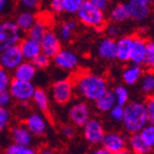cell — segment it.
<instances>
[{"mask_svg": "<svg viewBox=\"0 0 154 154\" xmlns=\"http://www.w3.org/2000/svg\"><path fill=\"white\" fill-rule=\"evenodd\" d=\"M148 124L144 101L133 100L124 106V116L122 125L128 134L140 133Z\"/></svg>", "mask_w": 154, "mask_h": 154, "instance_id": "7a4b0ae2", "label": "cell"}, {"mask_svg": "<svg viewBox=\"0 0 154 154\" xmlns=\"http://www.w3.org/2000/svg\"><path fill=\"white\" fill-rule=\"evenodd\" d=\"M37 73H38V69L36 68V66L31 62L24 60L12 71V78L22 80V81H27V82H32L37 77Z\"/></svg>", "mask_w": 154, "mask_h": 154, "instance_id": "e0dca14e", "label": "cell"}, {"mask_svg": "<svg viewBox=\"0 0 154 154\" xmlns=\"http://www.w3.org/2000/svg\"><path fill=\"white\" fill-rule=\"evenodd\" d=\"M0 24H1V22H0Z\"/></svg>", "mask_w": 154, "mask_h": 154, "instance_id": "816d5d0a", "label": "cell"}, {"mask_svg": "<svg viewBox=\"0 0 154 154\" xmlns=\"http://www.w3.org/2000/svg\"><path fill=\"white\" fill-rule=\"evenodd\" d=\"M36 20H37V15L33 11L23 10L16 14L14 23L16 24L18 29L24 33V32H27L30 29V27L36 22Z\"/></svg>", "mask_w": 154, "mask_h": 154, "instance_id": "cb8c5ba5", "label": "cell"}, {"mask_svg": "<svg viewBox=\"0 0 154 154\" xmlns=\"http://www.w3.org/2000/svg\"><path fill=\"white\" fill-rule=\"evenodd\" d=\"M103 31H105L106 36L112 39L118 38V37H120V35H121V28H120L119 24L112 23V22H111L110 24H108V25H106Z\"/></svg>", "mask_w": 154, "mask_h": 154, "instance_id": "60d3db41", "label": "cell"}, {"mask_svg": "<svg viewBox=\"0 0 154 154\" xmlns=\"http://www.w3.org/2000/svg\"><path fill=\"white\" fill-rule=\"evenodd\" d=\"M133 46L129 63L134 65L142 66L146 53V40L138 35H133Z\"/></svg>", "mask_w": 154, "mask_h": 154, "instance_id": "2e32d148", "label": "cell"}, {"mask_svg": "<svg viewBox=\"0 0 154 154\" xmlns=\"http://www.w3.org/2000/svg\"><path fill=\"white\" fill-rule=\"evenodd\" d=\"M12 99L21 103H27L31 100L33 93L36 91V86L32 82L22 81V80L13 79L11 80L8 88Z\"/></svg>", "mask_w": 154, "mask_h": 154, "instance_id": "52a82bcc", "label": "cell"}, {"mask_svg": "<svg viewBox=\"0 0 154 154\" xmlns=\"http://www.w3.org/2000/svg\"><path fill=\"white\" fill-rule=\"evenodd\" d=\"M41 46V52L43 54L48 55L49 57H54L56 53L62 49V40L59 39L56 31L50 29L48 32L44 35L42 40L40 41Z\"/></svg>", "mask_w": 154, "mask_h": 154, "instance_id": "5bb4252c", "label": "cell"}, {"mask_svg": "<svg viewBox=\"0 0 154 154\" xmlns=\"http://www.w3.org/2000/svg\"><path fill=\"white\" fill-rule=\"evenodd\" d=\"M78 29V21L77 20H66L59 25L57 29V35L62 42H70L75 37V33Z\"/></svg>", "mask_w": 154, "mask_h": 154, "instance_id": "d4e9b609", "label": "cell"}, {"mask_svg": "<svg viewBox=\"0 0 154 154\" xmlns=\"http://www.w3.org/2000/svg\"><path fill=\"white\" fill-rule=\"evenodd\" d=\"M51 95L57 105L65 106L71 103L75 95L72 78H64L53 82L51 85Z\"/></svg>", "mask_w": 154, "mask_h": 154, "instance_id": "277c9868", "label": "cell"}, {"mask_svg": "<svg viewBox=\"0 0 154 154\" xmlns=\"http://www.w3.org/2000/svg\"><path fill=\"white\" fill-rule=\"evenodd\" d=\"M139 134H140V136H141L142 139L144 140V142H146L152 150H154V124L148 123L140 131Z\"/></svg>", "mask_w": 154, "mask_h": 154, "instance_id": "d6a6232c", "label": "cell"}, {"mask_svg": "<svg viewBox=\"0 0 154 154\" xmlns=\"http://www.w3.org/2000/svg\"><path fill=\"white\" fill-rule=\"evenodd\" d=\"M31 63L36 66V68L38 70H44L51 65L52 58L48 56V55L43 54V53H40L38 56H36L31 60Z\"/></svg>", "mask_w": 154, "mask_h": 154, "instance_id": "d590c367", "label": "cell"}, {"mask_svg": "<svg viewBox=\"0 0 154 154\" xmlns=\"http://www.w3.org/2000/svg\"><path fill=\"white\" fill-rule=\"evenodd\" d=\"M24 62V57L22 55L20 45L9 46L3 51L0 52V66L3 67L5 70L12 72L21 63Z\"/></svg>", "mask_w": 154, "mask_h": 154, "instance_id": "7c38bea8", "label": "cell"}, {"mask_svg": "<svg viewBox=\"0 0 154 154\" xmlns=\"http://www.w3.org/2000/svg\"><path fill=\"white\" fill-rule=\"evenodd\" d=\"M142 66L148 71H154V41L146 42V53Z\"/></svg>", "mask_w": 154, "mask_h": 154, "instance_id": "1f68e13d", "label": "cell"}, {"mask_svg": "<svg viewBox=\"0 0 154 154\" xmlns=\"http://www.w3.org/2000/svg\"><path fill=\"white\" fill-rule=\"evenodd\" d=\"M142 73V67L139 65H134L131 64L127 66L122 72V80L126 85L131 86L135 85L137 82H139V80L141 78Z\"/></svg>", "mask_w": 154, "mask_h": 154, "instance_id": "4316f807", "label": "cell"}, {"mask_svg": "<svg viewBox=\"0 0 154 154\" xmlns=\"http://www.w3.org/2000/svg\"><path fill=\"white\" fill-rule=\"evenodd\" d=\"M12 120V114L8 108H0V134L9 128Z\"/></svg>", "mask_w": 154, "mask_h": 154, "instance_id": "e575fe53", "label": "cell"}, {"mask_svg": "<svg viewBox=\"0 0 154 154\" xmlns=\"http://www.w3.org/2000/svg\"><path fill=\"white\" fill-rule=\"evenodd\" d=\"M148 123L154 124V95H150L144 101Z\"/></svg>", "mask_w": 154, "mask_h": 154, "instance_id": "ab89813d", "label": "cell"}, {"mask_svg": "<svg viewBox=\"0 0 154 154\" xmlns=\"http://www.w3.org/2000/svg\"><path fill=\"white\" fill-rule=\"evenodd\" d=\"M60 134L64 138L71 140L77 135V131H75V127L72 124H63L62 127H60Z\"/></svg>", "mask_w": 154, "mask_h": 154, "instance_id": "b9f144b4", "label": "cell"}, {"mask_svg": "<svg viewBox=\"0 0 154 154\" xmlns=\"http://www.w3.org/2000/svg\"><path fill=\"white\" fill-rule=\"evenodd\" d=\"M133 37L131 35L121 36L116 40V59L120 63H129L133 46Z\"/></svg>", "mask_w": 154, "mask_h": 154, "instance_id": "d6986e66", "label": "cell"}, {"mask_svg": "<svg viewBox=\"0 0 154 154\" xmlns=\"http://www.w3.org/2000/svg\"><path fill=\"white\" fill-rule=\"evenodd\" d=\"M49 8L50 11L56 15L64 14V12H63V0H50Z\"/></svg>", "mask_w": 154, "mask_h": 154, "instance_id": "ee69618b", "label": "cell"}, {"mask_svg": "<svg viewBox=\"0 0 154 154\" xmlns=\"http://www.w3.org/2000/svg\"><path fill=\"white\" fill-rule=\"evenodd\" d=\"M131 20L137 23H141L148 20L151 14L154 0H127Z\"/></svg>", "mask_w": 154, "mask_h": 154, "instance_id": "30bf717a", "label": "cell"}, {"mask_svg": "<svg viewBox=\"0 0 154 154\" xmlns=\"http://www.w3.org/2000/svg\"><path fill=\"white\" fill-rule=\"evenodd\" d=\"M18 45H20V49H21L24 60L31 62L35 57L38 56L40 53H42L40 43L35 41V40H31L28 37L22 39L21 42L18 43Z\"/></svg>", "mask_w": 154, "mask_h": 154, "instance_id": "44dd1931", "label": "cell"}, {"mask_svg": "<svg viewBox=\"0 0 154 154\" xmlns=\"http://www.w3.org/2000/svg\"><path fill=\"white\" fill-rule=\"evenodd\" d=\"M108 113H109L110 119L113 122H116V123H122V120H123V116H124V106L116 103Z\"/></svg>", "mask_w": 154, "mask_h": 154, "instance_id": "8d00e7d4", "label": "cell"}, {"mask_svg": "<svg viewBox=\"0 0 154 154\" xmlns=\"http://www.w3.org/2000/svg\"><path fill=\"white\" fill-rule=\"evenodd\" d=\"M112 92L114 94L116 101L118 105L125 106L129 101V92L125 85H122V84L116 85L113 88Z\"/></svg>", "mask_w": 154, "mask_h": 154, "instance_id": "4dcf8cb0", "label": "cell"}, {"mask_svg": "<svg viewBox=\"0 0 154 154\" xmlns=\"http://www.w3.org/2000/svg\"><path fill=\"white\" fill-rule=\"evenodd\" d=\"M33 106L38 109L40 112H48L50 109V97L49 94L45 90L41 88H36V91L33 93V96L31 98Z\"/></svg>", "mask_w": 154, "mask_h": 154, "instance_id": "83f0119b", "label": "cell"}, {"mask_svg": "<svg viewBox=\"0 0 154 154\" xmlns=\"http://www.w3.org/2000/svg\"><path fill=\"white\" fill-rule=\"evenodd\" d=\"M3 154H38V150L32 146H22L12 142L5 149Z\"/></svg>", "mask_w": 154, "mask_h": 154, "instance_id": "f546056e", "label": "cell"}, {"mask_svg": "<svg viewBox=\"0 0 154 154\" xmlns=\"http://www.w3.org/2000/svg\"><path fill=\"white\" fill-rule=\"evenodd\" d=\"M140 90L146 95H153L154 93V71H148L140 78Z\"/></svg>", "mask_w": 154, "mask_h": 154, "instance_id": "f1b7e54d", "label": "cell"}, {"mask_svg": "<svg viewBox=\"0 0 154 154\" xmlns=\"http://www.w3.org/2000/svg\"><path fill=\"white\" fill-rule=\"evenodd\" d=\"M116 103V97H114V94H113L112 90H108L94 101L95 109L98 112H101V113H108Z\"/></svg>", "mask_w": 154, "mask_h": 154, "instance_id": "484cf974", "label": "cell"}, {"mask_svg": "<svg viewBox=\"0 0 154 154\" xmlns=\"http://www.w3.org/2000/svg\"><path fill=\"white\" fill-rule=\"evenodd\" d=\"M11 0H0V15L8 11L10 8Z\"/></svg>", "mask_w": 154, "mask_h": 154, "instance_id": "7dc6e473", "label": "cell"}, {"mask_svg": "<svg viewBox=\"0 0 154 154\" xmlns=\"http://www.w3.org/2000/svg\"><path fill=\"white\" fill-rule=\"evenodd\" d=\"M67 118L75 127H83L92 118V110L85 100H77L69 106L67 110Z\"/></svg>", "mask_w": 154, "mask_h": 154, "instance_id": "5b68a950", "label": "cell"}, {"mask_svg": "<svg viewBox=\"0 0 154 154\" xmlns=\"http://www.w3.org/2000/svg\"><path fill=\"white\" fill-rule=\"evenodd\" d=\"M75 94L82 100L94 103L98 97L109 90L108 81L105 77L88 71H78L72 77Z\"/></svg>", "mask_w": 154, "mask_h": 154, "instance_id": "6da1fadb", "label": "cell"}, {"mask_svg": "<svg viewBox=\"0 0 154 154\" xmlns=\"http://www.w3.org/2000/svg\"><path fill=\"white\" fill-rule=\"evenodd\" d=\"M10 136L14 143L22 146H32L33 136L24 124H15L10 129Z\"/></svg>", "mask_w": 154, "mask_h": 154, "instance_id": "ac0fdd59", "label": "cell"}, {"mask_svg": "<svg viewBox=\"0 0 154 154\" xmlns=\"http://www.w3.org/2000/svg\"><path fill=\"white\" fill-rule=\"evenodd\" d=\"M90 2H92L93 5H95L96 7H98L99 9H101L103 11L108 10L110 7L111 0H88Z\"/></svg>", "mask_w": 154, "mask_h": 154, "instance_id": "f6af8a7d", "label": "cell"}, {"mask_svg": "<svg viewBox=\"0 0 154 154\" xmlns=\"http://www.w3.org/2000/svg\"><path fill=\"white\" fill-rule=\"evenodd\" d=\"M84 1L85 0H63V12L64 14L73 15L78 12Z\"/></svg>", "mask_w": 154, "mask_h": 154, "instance_id": "836d02e7", "label": "cell"}, {"mask_svg": "<svg viewBox=\"0 0 154 154\" xmlns=\"http://www.w3.org/2000/svg\"><path fill=\"white\" fill-rule=\"evenodd\" d=\"M23 39L22 32L14 21H5L0 24V52L9 46L15 45Z\"/></svg>", "mask_w": 154, "mask_h": 154, "instance_id": "8992f818", "label": "cell"}, {"mask_svg": "<svg viewBox=\"0 0 154 154\" xmlns=\"http://www.w3.org/2000/svg\"><path fill=\"white\" fill-rule=\"evenodd\" d=\"M50 24L49 18H43V17H39L37 16L36 22L33 23V25L30 27L28 31H27V37L31 40H35V41L39 42L42 40V38L44 37L48 31L50 30Z\"/></svg>", "mask_w": 154, "mask_h": 154, "instance_id": "ffe728a7", "label": "cell"}, {"mask_svg": "<svg viewBox=\"0 0 154 154\" xmlns=\"http://www.w3.org/2000/svg\"><path fill=\"white\" fill-rule=\"evenodd\" d=\"M127 149L133 154H151L152 149L144 142L139 133L129 134L127 137Z\"/></svg>", "mask_w": 154, "mask_h": 154, "instance_id": "7402d4cb", "label": "cell"}, {"mask_svg": "<svg viewBox=\"0 0 154 154\" xmlns=\"http://www.w3.org/2000/svg\"><path fill=\"white\" fill-rule=\"evenodd\" d=\"M38 154H57L54 149H52L50 146H43L40 151H38Z\"/></svg>", "mask_w": 154, "mask_h": 154, "instance_id": "c3c4849f", "label": "cell"}, {"mask_svg": "<svg viewBox=\"0 0 154 154\" xmlns=\"http://www.w3.org/2000/svg\"><path fill=\"white\" fill-rule=\"evenodd\" d=\"M17 1L23 10H29L33 12L38 10L42 3V0H17Z\"/></svg>", "mask_w": 154, "mask_h": 154, "instance_id": "f35d334b", "label": "cell"}, {"mask_svg": "<svg viewBox=\"0 0 154 154\" xmlns=\"http://www.w3.org/2000/svg\"><path fill=\"white\" fill-rule=\"evenodd\" d=\"M24 125L33 137H42L48 133L49 123L45 116L40 112H31L24 119Z\"/></svg>", "mask_w": 154, "mask_h": 154, "instance_id": "8fae6325", "label": "cell"}, {"mask_svg": "<svg viewBox=\"0 0 154 154\" xmlns=\"http://www.w3.org/2000/svg\"><path fill=\"white\" fill-rule=\"evenodd\" d=\"M153 7H154V5H153Z\"/></svg>", "mask_w": 154, "mask_h": 154, "instance_id": "f5cc1de1", "label": "cell"}, {"mask_svg": "<svg viewBox=\"0 0 154 154\" xmlns=\"http://www.w3.org/2000/svg\"><path fill=\"white\" fill-rule=\"evenodd\" d=\"M11 80H12V75L10 71L5 70L3 67L0 66V92L8 90Z\"/></svg>", "mask_w": 154, "mask_h": 154, "instance_id": "74e56055", "label": "cell"}, {"mask_svg": "<svg viewBox=\"0 0 154 154\" xmlns=\"http://www.w3.org/2000/svg\"><path fill=\"white\" fill-rule=\"evenodd\" d=\"M113 154H133L128 149H124V150H121V151L116 152V153H113Z\"/></svg>", "mask_w": 154, "mask_h": 154, "instance_id": "681fc988", "label": "cell"}, {"mask_svg": "<svg viewBox=\"0 0 154 154\" xmlns=\"http://www.w3.org/2000/svg\"><path fill=\"white\" fill-rule=\"evenodd\" d=\"M52 62L58 69L66 72H72L78 69L80 65V57L75 51L62 48L54 57H52Z\"/></svg>", "mask_w": 154, "mask_h": 154, "instance_id": "9c48e42d", "label": "cell"}, {"mask_svg": "<svg viewBox=\"0 0 154 154\" xmlns=\"http://www.w3.org/2000/svg\"><path fill=\"white\" fill-rule=\"evenodd\" d=\"M109 20L112 23L116 24H123L128 22L131 20L128 7L126 3H116L109 10Z\"/></svg>", "mask_w": 154, "mask_h": 154, "instance_id": "603a6c76", "label": "cell"}, {"mask_svg": "<svg viewBox=\"0 0 154 154\" xmlns=\"http://www.w3.org/2000/svg\"><path fill=\"white\" fill-rule=\"evenodd\" d=\"M100 146L111 153H116L121 150L127 149V137L120 131H106Z\"/></svg>", "mask_w": 154, "mask_h": 154, "instance_id": "4fadbf2b", "label": "cell"}, {"mask_svg": "<svg viewBox=\"0 0 154 154\" xmlns=\"http://www.w3.org/2000/svg\"><path fill=\"white\" fill-rule=\"evenodd\" d=\"M97 55L99 58L112 62L116 59V40L103 37L97 43Z\"/></svg>", "mask_w": 154, "mask_h": 154, "instance_id": "9a60e30c", "label": "cell"}, {"mask_svg": "<svg viewBox=\"0 0 154 154\" xmlns=\"http://www.w3.org/2000/svg\"><path fill=\"white\" fill-rule=\"evenodd\" d=\"M106 131L103 122L97 118H91L82 127V135L84 140L91 146H100Z\"/></svg>", "mask_w": 154, "mask_h": 154, "instance_id": "ba28073f", "label": "cell"}, {"mask_svg": "<svg viewBox=\"0 0 154 154\" xmlns=\"http://www.w3.org/2000/svg\"><path fill=\"white\" fill-rule=\"evenodd\" d=\"M12 101V96H11L9 90H5L0 92V108H9Z\"/></svg>", "mask_w": 154, "mask_h": 154, "instance_id": "7bdbcfd3", "label": "cell"}, {"mask_svg": "<svg viewBox=\"0 0 154 154\" xmlns=\"http://www.w3.org/2000/svg\"><path fill=\"white\" fill-rule=\"evenodd\" d=\"M153 154H154V150H153Z\"/></svg>", "mask_w": 154, "mask_h": 154, "instance_id": "f907efd6", "label": "cell"}, {"mask_svg": "<svg viewBox=\"0 0 154 154\" xmlns=\"http://www.w3.org/2000/svg\"><path fill=\"white\" fill-rule=\"evenodd\" d=\"M88 154H113V153H111L110 151L103 148L101 146H95V148H93Z\"/></svg>", "mask_w": 154, "mask_h": 154, "instance_id": "bcb514c9", "label": "cell"}, {"mask_svg": "<svg viewBox=\"0 0 154 154\" xmlns=\"http://www.w3.org/2000/svg\"><path fill=\"white\" fill-rule=\"evenodd\" d=\"M75 15L78 22L85 27L96 31H103L107 25V16L105 11L93 5L88 0H85L83 2Z\"/></svg>", "mask_w": 154, "mask_h": 154, "instance_id": "3957f363", "label": "cell"}]
</instances>
